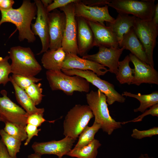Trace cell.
Wrapping results in <instances>:
<instances>
[{
    "label": "cell",
    "instance_id": "33",
    "mask_svg": "<svg viewBox=\"0 0 158 158\" xmlns=\"http://www.w3.org/2000/svg\"><path fill=\"white\" fill-rule=\"evenodd\" d=\"M158 134V127H154L148 130H140L136 128L133 129L131 136L134 138L140 139L146 137H152Z\"/></svg>",
    "mask_w": 158,
    "mask_h": 158
},
{
    "label": "cell",
    "instance_id": "45",
    "mask_svg": "<svg viewBox=\"0 0 158 158\" xmlns=\"http://www.w3.org/2000/svg\"><path fill=\"white\" fill-rule=\"evenodd\" d=\"M0 121H1L0 119Z\"/></svg>",
    "mask_w": 158,
    "mask_h": 158
},
{
    "label": "cell",
    "instance_id": "8",
    "mask_svg": "<svg viewBox=\"0 0 158 158\" xmlns=\"http://www.w3.org/2000/svg\"><path fill=\"white\" fill-rule=\"evenodd\" d=\"M61 71L68 75L81 77L96 86L106 96L108 105H111L116 102L121 103L125 102L126 98L115 89L114 86L113 84L102 79L91 71L72 69H62Z\"/></svg>",
    "mask_w": 158,
    "mask_h": 158
},
{
    "label": "cell",
    "instance_id": "12",
    "mask_svg": "<svg viewBox=\"0 0 158 158\" xmlns=\"http://www.w3.org/2000/svg\"><path fill=\"white\" fill-rule=\"evenodd\" d=\"M76 17L83 18L88 21L97 22L104 24V22L111 23L115 18L110 15L109 6H92L84 4L81 0L74 3Z\"/></svg>",
    "mask_w": 158,
    "mask_h": 158
},
{
    "label": "cell",
    "instance_id": "43",
    "mask_svg": "<svg viewBox=\"0 0 158 158\" xmlns=\"http://www.w3.org/2000/svg\"><path fill=\"white\" fill-rule=\"evenodd\" d=\"M41 155L37 153H34L30 155H29L28 156V158H41ZM59 158H62V157Z\"/></svg>",
    "mask_w": 158,
    "mask_h": 158
},
{
    "label": "cell",
    "instance_id": "2",
    "mask_svg": "<svg viewBox=\"0 0 158 158\" xmlns=\"http://www.w3.org/2000/svg\"><path fill=\"white\" fill-rule=\"evenodd\" d=\"M86 99L95 117L94 121L100 125L104 132L110 135L114 130L121 128L122 122L116 121L110 116L104 93L98 89L92 90L87 94Z\"/></svg>",
    "mask_w": 158,
    "mask_h": 158
},
{
    "label": "cell",
    "instance_id": "35",
    "mask_svg": "<svg viewBox=\"0 0 158 158\" xmlns=\"http://www.w3.org/2000/svg\"><path fill=\"white\" fill-rule=\"evenodd\" d=\"M47 121L43 117V114L35 113L28 116L27 120V124L34 125L37 127Z\"/></svg>",
    "mask_w": 158,
    "mask_h": 158
},
{
    "label": "cell",
    "instance_id": "10",
    "mask_svg": "<svg viewBox=\"0 0 158 158\" xmlns=\"http://www.w3.org/2000/svg\"><path fill=\"white\" fill-rule=\"evenodd\" d=\"M0 97V119L5 123L9 122L25 128L28 116L21 107L13 102L8 96L7 91L2 90Z\"/></svg>",
    "mask_w": 158,
    "mask_h": 158
},
{
    "label": "cell",
    "instance_id": "41",
    "mask_svg": "<svg viewBox=\"0 0 158 158\" xmlns=\"http://www.w3.org/2000/svg\"><path fill=\"white\" fill-rule=\"evenodd\" d=\"M152 20L154 23L158 25V3L155 4Z\"/></svg>",
    "mask_w": 158,
    "mask_h": 158
},
{
    "label": "cell",
    "instance_id": "19",
    "mask_svg": "<svg viewBox=\"0 0 158 158\" xmlns=\"http://www.w3.org/2000/svg\"><path fill=\"white\" fill-rule=\"evenodd\" d=\"M76 18L78 54L83 56L94 46L93 35L87 21L81 17H76Z\"/></svg>",
    "mask_w": 158,
    "mask_h": 158
},
{
    "label": "cell",
    "instance_id": "25",
    "mask_svg": "<svg viewBox=\"0 0 158 158\" xmlns=\"http://www.w3.org/2000/svg\"><path fill=\"white\" fill-rule=\"evenodd\" d=\"M101 145L99 141L95 139L82 147L71 149L66 155L77 158H96L98 154V149Z\"/></svg>",
    "mask_w": 158,
    "mask_h": 158
},
{
    "label": "cell",
    "instance_id": "29",
    "mask_svg": "<svg viewBox=\"0 0 158 158\" xmlns=\"http://www.w3.org/2000/svg\"><path fill=\"white\" fill-rule=\"evenodd\" d=\"M9 135L21 142L26 140L27 135L24 128L9 122L5 123L4 129Z\"/></svg>",
    "mask_w": 158,
    "mask_h": 158
},
{
    "label": "cell",
    "instance_id": "14",
    "mask_svg": "<svg viewBox=\"0 0 158 158\" xmlns=\"http://www.w3.org/2000/svg\"><path fill=\"white\" fill-rule=\"evenodd\" d=\"M37 8V17L34 23H32V30L35 35L40 37L42 45V49L37 54L39 55L47 51L49 48V38L48 20V13L41 0H35Z\"/></svg>",
    "mask_w": 158,
    "mask_h": 158
},
{
    "label": "cell",
    "instance_id": "38",
    "mask_svg": "<svg viewBox=\"0 0 158 158\" xmlns=\"http://www.w3.org/2000/svg\"><path fill=\"white\" fill-rule=\"evenodd\" d=\"M111 0H84L82 2L85 5L92 6H99L108 5Z\"/></svg>",
    "mask_w": 158,
    "mask_h": 158
},
{
    "label": "cell",
    "instance_id": "30",
    "mask_svg": "<svg viewBox=\"0 0 158 158\" xmlns=\"http://www.w3.org/2000/svg\"><path fill=\"white\" fill-rule=\"evenodd\" d=\"M41 83H34L26 88L25 91L36 106L42 102L44 95L42 94L43 89Z\"/></svg>",
    "mask_w": 158,
    "mask_h": 158
},
{
    "label": "cell",
    "instance_id": "24",
    "mask_svg": "<svg viewBox=\"0 0 158 158\" xmlns=\"http://www.w3.org/2000/svg\"><path fill=\"white\" fill-rule=\"evenodd\" d=\"M122 95L134 98L140 101V104L139 107L134 109L135 112L140 111L143 113L147 108L155 104H158V92L157 91L146 95H142L140 93L135 94L125 91Z\"/></svg>",
    "mask_w": 158,
    "mask_h": 158
},
{
    "label": "cell",
    "instance_id": "18",
    "mask_svg": "<svg viewBox=\"0 0 158 158\" xmlns=\"http://www.w3.org/2000/svg\"><path fill=\"white\" fill-rule=\"evenodd\" d=\"M87 22L93 35L94 46L119 47L118 39L109 27L97 22Z\"/></svg>",
    "mask_w": 158,
    "mask_h": 158
},
{
    "label": "cell",
    "instance_id": "37",
    "mask_svg": "<svg viewBox=\"0 0 158 158\" xmlns=\"http://www.w3.org/2000/svg\"><path fill=\"white\" fill-rule=\"evenodd\" d=\"M41 130V129H38L37 127L34 125L27 124L25 128V130L27 134V138L24 143V145H28L33 137L35 136H38V133Z\"/></svg>",
    "mask_w": 158,
    "mask_h": 158
},
{
    "label": "cell",
    "instance_id": "6",
    "mask_svg": "<svg viewBox=\"0 0 158 158\" xmlns=\"http://www.w3.org/2000/svg\"><path fill=\"white\" fill-rule=\"evenodd\" d=\"M133 28L143 47L149 64L154 67L153 52L158 35V25L152 19L142 20L136 18Z\"/></svg>",
    "mask_w": 158,
    "mask_h": 158
},
{
    "label": "cell",
    "instance_id": "17",
    "mask_svg": "<svg viewBox=\"0 0 158 158\" xmlns=\"http://www.w3.org/2000/svg\"><path fill=\"white\" fill-rule=\"evenodd\" d=\"M72 69L91 71L99 77L104 75L109 71L105 66L95 62L80 58L77 55L66 53L62 69Z\"/></svg>",
    "mask_w": 158,
    "mask_h": 158
},
{
    "label": "cell",
    "instance_id": "3",
    "mask_svg": "<svg viewBox=\"0 0 158 158\" xmlns=\"http://www.w3.org/2000/svg\"><path fill=\"white\" fill-rule=\"evenodd\" d=\"M11 73L28 77H35L42 70L30 48L20 46L11 47L8 51Z\"/></svg>",
    "mask_w": 158,
    "mask_h": 158
},
{
    "label": "cell",
    "instance_id": "44",
    "mask_svg": "<svg viewBox=\"0 0 158 158\" xmlns=\"http://www.w3.org/2000/svg\"><path fill=\"white\" fill-rule=\"evenodd\" d=\"M138 158H154L152 157H150L147 154H141Z\"/></svg>",
    "mask_w": 158,
    "mask_h": 158
},
{
    "label": "cell",
    "instance_id": "40",
    "mask_svg": "<svg viewBox=\"0 0 158 158\" xmlns=\"http://www.w3.org/2000/svg\"><path fill=\"white\" fill-rule=\"evenodd\" d=\"M0 158H12L9 155L5 145L0 139Z\"/></svg>",
    "mask_w": 158,
    "mask_h": 158
},
{
    "label": "cell",
    "instance_id": "20",
    "mask_svg": "<svg viewBox=\"0 0 158 158\" xmlns=\"http://www.w3.org/2000/svg\"><path fill=\"white\" fill-rule=\"evenodd\" d=\"M119 47L130 51L131 54L140 60L149 64L143 47L137 37L133 27L124 35L119 44Z\"/></svg>",
    "mask_w": 158,
    "mask_h": 158
},
{
    "label": "cell",
    "instance_id": "36",
    "mask_svg": "<svg viewBox=\"0 0 158 158\" xmlns=\"http://www.w3.org/2000/svg\"><path fill=\"white\" fill-rule=\"evenodd\" d=\"M77 0H54L49 5L46 9L48 13L57 9V8L64 7L68 4L74 3Z\"/></svg>",
    "mask_w": 158,
    "mask_h": 158
},
{
    "label": "cell",
    "instance_id": "32",
    "mask_svg": "<svg viewBox=\"0 0 158 158\" xmlns=\"http://www.w3.org/2000/svg\"><path fill=\"white\" fill-rule=\"evenodd\" d=\"M11 77L16 84L24 90L32 84L37 83L42 80V78L35 77H28L16 74H13Z\"/></svg>",
    "mask_w": 158,
    "mask_h": 158
},
{
    "label": "cell",
    "instance_id": "15",
    "mask_svg": "<svg viewBox=\"0 0 158 158\" xmlns=\"http://www.w3.org/2000/svg\"><path fill=\"white\" fill-rule=\"evenodd\" d=\"M75 140L68 137L61 140L44 142H35L32 146L35 152L41 156L43 154H54L62 158L72 149Z\"/></svg>",
    "mask_w": 158,
    "mask_h": 158
},
{
    "label": "cell",
    "instance_id": "34",
    "mask_svg": "<svg viewBox=\"0 0 158 158\" xmlns=\"http://www.w3.org/2000/svg\"><path fill=\"white\" fill-rule=\"evenodd\" d=\"M148 110H146L141 115L129 121L122 122V124H124L130 122H136L142 121L143 118L146 116L151 115L153 116L158 117V104H155L150 108Z\"/></svg>",
    "mask_w": 158,
    "mask_h": 158
},
{
    "label": "cell",
    "instance_id": "23",
    "mask_svg": "<svg viewBox=\"0 0 158 158\" xmlns=\"http://www.w3.org/2000/svg\"><path fill=\"white\" fill-rule=\"evenodd\" d=\"M10 81L13 87L17 101L25 110L29 115L35 114H43L44 108H38L36 107L33 102L28 95L25 90L18 87L14 82L11 76Z\"/></svg>",
    "mask_w": 158,
    "mask_h": 158
},
{
    "label": "cell",
    "instance_id": "5",
    "mask_svg": "<svg viewBox=\"0 0 158 158\" xmlns=\"http://www.w3.org/2000/svg\"><path fill=\"white\" fill-rule=\"evenodd\" d=\"M94 117L88 105L76 104L68 111L63 123V134L75 141Z\"/></svg>",
    "mask_w": 158,
    "mask_h": 158
},
{
    "label": "cell",
    "instance_id": "31",
    "mask_svg": "<svg viewBox=\"0 0 158 158\" xmlns=\"http://www.w3.org/2000/svg\"><path fill=\"white\" fill-rule=\"evenodd\" d=\"M9 56L0 57V85L5 86L10 81L9 75L11 73V64L8 62Z\"/></svg>",
    "mask_w": 158,
    "mask_h": 158
},
{
    "label": "cell",
    "instance_id": "9",
    "mask_svg": "<svg viewBox=\"0 0 158 158\" xmlns=\"http://www.w3.org/2000/svg\"><path fill=\"white\" fill-rule=\"evenodd\" d=\"M74 2L59 8L64 13L66 23L62 43V47L66 53L78 54L77 42V25L75 13Z\"/></svg>",
    "mask_w": 158,
    "mask_h": 158
},
{
    "label": "cell",
    "instance_id": "26",
    "mask_svg": "<svg viewBox=\"0 0 158 158\" xmlns=\"http://www.w3.org/2000/svg\"><path fill=\"white\" fill-rule=\"evenodd\" d=\"M130 59L129 55L126 56L123 60L119 61L116 78L121 84H131L133 79L134 69L129 66Z\"/></svg>",
    "mask_w": 158,
    "mask_h": 158
},
{
    "label": "cell",
    "instance_id": "28",
    "mask_svg": "<svg viewBox=\"0 0 158 158\" xmlns=\"http://www.w3.org/2000/svg\"><path fill=\"white\" fill-rule=\"evenodd\" d=\"M0 135L9 155L12 158H17L16 155L20 152L22 142L9 135L3 129L0 130Z\"/></svg>",
    "mask_w": 158,
    "mask_h": 158
},
{
    "label": "cell",
    "instance_id": "27",
    "mask_svg": "<svg viewBox=\"0 0 158 158\" xmlns=\"http://www.w3.org/2000/svg\"><path fill=\"white\" fill-rule=\"evenodd\" d=\"M100 129V125L95 121L92 126L87 125L80 135L78 141L73 149H79L88 145L95 139V135Z\"/></svg>",
    "mask_w": 158,
    "mask_h": 158
},
{
    "label": "cell",
    "instance_id": "11",
    "mask_svg": "<svg viewBox=\"0 0 158 158\" xmlns=\"http://www.w3.org/2000/svg\"><path fill=\"white\" fill-rule=\"evenodd\" d=\"M48 20L49 49L55 50L62 47L66 17L63 12L56 9L48 13Z\"/></svg>",
    "mask_w": 158,
    "mask_h": 158
},
{
    "label": "cell",
    "instance_id": "1",
    "mask_svg": "<svg viewBox=\"0 0 158 158\" xmlns=\"http://www.w3.org/2000/svg\"><path fill=\"white\" fill-rule=\"evenodd\" d=\"M0 11V26L4 23H11L15 25L18 31L20 41L26 40L28 42L32 43L35 41L36 37L31 28L32 21L37 13V8L34 2L24 0L18 8Z\"/></svg>",
    "mask_w": 158,
    "mask_h": 158
},
{
    "label": "cell",
    "instance_id": "22",
    "mask_svg": "<svg viewBox=\"0 0 158 158\" xmlns=\"http://www.w3.org/2000/svg\"><path fill=\"white\" fill-rule=\"evenodd\" d=\"M66 55L62 47L55 50H48L44 53L41 63L47 70L61 71Z\"/></svg>",
    "mask_w": 158,
    "mask_h": 158
},
{
    "label": "cell",
    "instance_id": "21",
    "mask_svg": "<svg viewBox=\"0 0 158 158\" xmlns=\"http://www.w3.org/2000/svg\"><path fill=\"white\" fill-rule=\"evenodd\" d=\"M136 17L128 15L118 13L111 23L107 22V25L111 29L117 37L119 44L124 35L133 27Z\"/></svg>",
    "mask_w": 158,
    "mask_h": 158
},
{
    "label": "cell",
    "instance_id": "16",
    "mask_svg": "<svg viewBox=\"0 0 158 158\" xmlns=\"http://www.w3.org/2000/svg\"><path fill=\"white\" fill-rule=\"evenodd\" d=\"M134 66V75L131 84L139 86L143 83L158 84V73L154 67L145 63L131 53L129 55Z\"/></svg>",
    "mask_w": 158,
    "mask_h": 158
},
{
    "label": "cell",
    "instance_id": "7",
    "mask_svg": "<svg viewBox=\"0 0 158 158\" xmlns=\"http://www.w3.org/2000/svg\"><path fill=\"white\" fill-rule=\"evenodd\" d=\"M154 0H111L108 4L118 13L131 14L142 20L152 19Z\"/></svg>",
    "mask_w": 158,
    "mask_h": 158
},
{
    "label": "cell",
    "instance_id": "13",
    "mask_svg": "<svg viewBox=\"0 0 158 158\" xmlns=\"http://www.w3.org/2000/svg\"><path fill=\"white\" fill-rule=\"evenodd\" d=\"M99 51L96 54H87L82 58L95 62L109 68V71L115 74L117 73L119 58L124 49L123 48H107L99 47Z\"/></svg>",
    "mask_w": 158,
    "mask_h": 158
},
{
    "label": "cell",
    "instance_id": "4",
    "mask_svg": "<svg viewBox=\"0 0 158 158\" xmlns=\"http://www.w3.org/2000/svg\"><path fill=\"white\" fill-rule=\"evenodd\" d=\"M47 79L52 91L61 90L67 95H72L75 91L88 93L90 83L78 75L69 76L61 71L47 70Z\"/></svg>",
    "mask_w": 158,
    "mask_h": 158
},
{
    "label": "cell",
    "instance_id": "39",
    "mask_svg": "<svg viewBox=\"0 0 158 158\" xmlns=\"http://www.w3.org/2000/svg\"><path fill=\"white\" fill-rule=\"evenodd\" d=\"M15 3L13 0H0V10L11 9Z\"/></svg>",
    "mask_w": 158,
    "mask_h": 158
},
{
    "label": "cell",
    "instance_id": "42",
    "mask_svg": "<svg viewBox=\"0 0 158 158\" xmlns=\"http://www.w3.org/2000/svg\"><path fill=\"white\" fill-rule=\"evenodd\" d=\"M41 1L44 7L46 8L53 1L52 0H41Z\"/></svg>",
    "mask_w": 158,
    "mask_h": 158
}]
</instances>
